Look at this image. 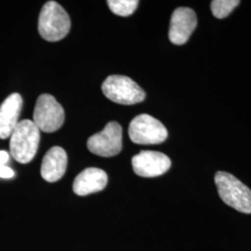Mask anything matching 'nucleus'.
<instances>
[{"label": "nucleus", "mask_w": 251, "mask_h": 251, "mask_svg": "<svg viewBox=\"0 0 251 251\" xmlns=\"http://www.w3.org/2000/svg\"><path fill=\"white\" fill-rule=\"evenodd\" d=\"M40 142V130L31 120H22L10 135L9 150L12 157L21 164L32 161Z\"/></svg>", "instance_id": "f257e3e1"}, {"label": "nucleus", "mask_w": 251, "mask_h": 251, "mask_svg": "<svg viewBox=\"0 0 251 251\" xmlns=\"http://www.w3.org/2000/svg\"><path fill=\"white\" fill-rule=\"evenodd\" d=\"M9 155L6 151H0V167L5 166V164L9 160Z\"/></svg>", "instance_id": "dca6fc26"}, {"label": "nucleus", "mask_w": 251, "mask_h": 251, "mask_svg": "<svg viewBox=\"0 0 251 251\" xmlns=\"http://www.w3.org/2000/svg\"><path fill=\"white\" fill-rule=\"evenodd\" d=\"M107 181L108 176L105 171L97 168H89L76 176L73 184V190L77 196L84 197L103 190Z\"/></svg>", "instance_id": "9b49d317"}, {"label": "nucleus", "mask_w": 251, "mask_h": 251, "mask_svg": "<svg viewBox=\"0 0 251 251\" xmlns=\"http://www.w3.org/2000/svg\"><path fill=\"white\" fill-rule=\"evenodd\" d=\"M71 20L63 7L55 1L47 2L40 11L38 32L47 41H60L69 33Z\"/></svg>", "instance_id": "f03ea898"}, {"label": "nucleus", "mask_w": 251, "mask_h": 251, "mask_svg": "<svg viewBox=\"0 0 251 251\" xmlns=\"http://www.w3.org/2000/svg\"><path fill=\"white\" fill-rule=\"evenodd\" d=\"M198 25L196 12L189 8H178L172 13L169 37L171 43L182 45L188 41L189 37Z\"/></svg>", "instance_id": "1a4fd4ad"}, {"label": "nucleus", "mask_w": 251, "mask_h": 251, "mask_svg": "<svg viewBox=\"0 0 251 251\" xmlns=\"http://www.w3.org/2000/svg\"><path fill=\"white\" fill-rule=\"evenodd\" d=\"M122 127L117 122H109L105 127L88 140L90 152L102 157H112L122 150Z\"/></svg>", "instance_id": "0eeeda50"}, {"label": "nucleus", "mask_w": 251, "mask_h": 251, "mask_svg": "<svg viewBox=\"0 0 251 251\" xmlns=\"http://www.w3.org/2000/svg\"><path fill=\"white\" fill-rule=\"evenodd\" d=\"M215 183L220 198L225 204L239 212L251 214V190L242 181L228 172L218 171Z\"/></svg>", "instance_id": "7ed1b4c3"}, {"label": "nucleus", "mask_w": 251, "mask_h": 251, "mask_svg": "<svg viewBox=\"0 0 251 251\" xmlns=\"http://www.w3.org/2000/svg\"><path fill=\"white\" fill-rule=\"evenodd\" d=\"M132 168L138 176L152 178L163 175L170 170L171 161L165 153L142 151L132 157Z\"/></svg>", "instance_id": "6e6552de"}, {"label": "nucleus", "mask_w": 251, "mask_h": 251, "mask_svg": "<svg viewBox=\"0 0 251 251\" xmlns=\"http://www.w3.org/2000/svg\"><path fill=\"white\" fill-rule=\"evenodd\" d=\"M108 6L113 13L118 16L126 17L131 15L134 12L139 1L137 0H109L107 1Z\"/></svg>", "instance_id": "ddd939ff"}, {"label": "nucleus", "mask_w": 251, "mask_h": 251, "mask_svg": "<svg viewBox=\"0 0 251 251\" xmlns=\"http://www.w3.org/2000/svg\"><path fill=\"white\" fill-rule=\"evenodd\" d=\"M14 176V171L7 166H1L0 167V178L9 179Z\"/></svg>", "instance_id": "2eb2a0df"}, {"label": "nucleus", "mask_w": 251, "mask_h": 251, "mask_svg": "<svg viewBox=\"0 0 251 251\" xmlns=\"http://www.w3.org/2000/svg\"><path fill=\"white\" fill-rule=\"evenodd\" d=\"M128 135L134 144H159L167 140L168 130L159 120L143 114L132 119L128 126Z\"/></svg>", "instance_id": "39448f33"}, {"label": "nucleus", "mask_w": 251, "mask_h": 251, "mask_svg": "<svg viewBox=\"0 0 251 251\" xmlns=\"http://www.w3.org/2000/svg\"><path fill=\"white\" fill-rule=\"evenodd\" d=\"M67 168V154L62 147L54 146L46 152L41 165V176L49 182L63 178Z\"/></svg>", "instance_id": "f8f14e48"}, {"label": "nucleus", "mask_w": 251, "mask_h": 251, "mask_svg": "<svg viewBox=\"0 0 251 251\" xmlns=\"http://www.w3.org/2000/svg\"><path fill=\"white\" fill-rule=\"evenodd\" d=\"M238 0H214L211 2V11L216 18L224 19L227 17L233 9L239 5Z\"/></svg>", "instance_id": "4468645a"}, {"label": "nucleus", "mask_w": 251, "mask_h": 251, "mask_svg": "<svg viewBox=\"0 0 251 251\" xmlns=\"http://www.w3.org/2000/svg\"><path fill=\"white\" fill-rule=\"evenodd\" d=\"M101 90L110 100L124 105L142 102L146 97L145 91L135 81L125 75L108 76L102 83Z\"/></svg>", "instance_id": "20e7f679"}, {"label": "nucleus", "mask_w": 251, "mask_h": 251, "mask_svg": "<svg viewBox=\"0 0 251 251\" xmlns=\"http://www.w3.org/2000/svg\"><path fill=\"white\" fill-rule=\"evenodd\" d=\"M33 117L39 130L51 133L63 125L64 110L52 95L42 94L36 100Z\"/></svg>", "instance_id": "423d86ee"}, {"label": "nucleus", "mask_w": 251, "mask_h": 251, "mask_svg": "<svg viewBox=\"0 0 251 251\" xmlns=\"http://www.w3.org/2000/svg\"><path fill=\"white\" fill-rule=\"evenodd\" d=\"M23 107V98L19 93H12L0 105V139L9 138L16 126Z\"/></svg>", "instance_id": "9d476101"}]
</instances>
